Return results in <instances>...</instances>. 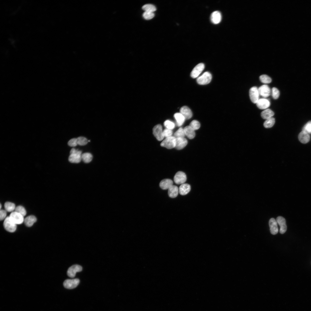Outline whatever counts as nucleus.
Returning <instances> with one entry per match:
<instances>
[{"label":"nucleus","mask_w":311,"mask_h":311,"mask_svg":"<svg viewBox=\"0 0 311 311\" xmlns=\"http://www.w3.org/2000/svg\"><path fill=\"white\" fill-rule=\"evenodd\" d=\"M212 76L208 72L204 73L197 79L198 83L200 85H206L209 83L211 81Z\"/></svg>","instance_id":"nucleus-4"},{"label":"nucleus","mask_w":311,"mask_h":311,"mask_svg":"<svg viewBox=\"0 0 311 311\" xmlns=\"http://www.w3.org/2000/svg\"><path fill=\"white\" fill-rule=\"evenodd\" d=\"M180 111V113L184 117L185 119H189L192 117V113L191 110L186 106L181 107Z\"/></svg>","instance_id":"nucleus-18"},{"label":"nucleus","mask_w":311,"mask_h":311,"mask_svg":"<svg viewBox=\"0 0 311 311\" xmlns=\"http://www.w3.org/2000/svg\"><path fill=\"white\" fill-rule=\"evenodd\" d=\"M176 138L174 136H171L166 138L161 143V146L165 147L168 149H171L175 147Z\"/></svg>","instance_id":"nucleus-2"},{"label":"nucleus","mask_w":311,"mask_h":311,"mask_svg":"<svg viewBox=\"0 0 311 311\" xmlns=\"http://www.w3.org/2000/svg\"><path fill=\"white\" fill-rule=\"evenodd\" d=\"M189 126L195 130L199 128L200 127V124L198 121L193 120L191 122Z\"/></svg>","instance_id":"nucleus-33"},{"label":"nucleus","mask_w":311,"mask_h":311,"mask_svg":"<svg viewBox=\"0 0 311 311\" xmlns=\"http://www.w3.org/2000/svg\"><path fill=\"white\" fill-rule=\"evenodd\" d=\"M211 22L215 24H217L220 22L221 20V15L220 12L218 11L213 12L211 16Z\"/></svg>","instance_id":"nucleus-17"},{"label":"nucleus","mask_w":311,"mask_h":311,"mask_svg":"<svg viewBox=\"0 0 311 311\" xmlns=\"http://www.w3.org/2000/svg\"><path fill=\"white\" fill-rule=\"evenodd\" d=\"M204 68V65L200 63L196 65L193 69L191 73V77L194 78L197 77L201 73Z\"/></svg>","instance_id":"nucleus-11"},{"label":"nucleus","mask_w":311,"mask_h":311,"mask_svg":"<svg viewBox=\"0 0 311 311\" xmlns=\"http://www.w3.org/2000/svg\"><path fill=\"white\" fill-rule=\"evenodd\" d=\"M82 270V267L81 266L78 265H73L68 268L67 272V275L71 278H74L77 272H80Z\"/></svg>","instance_id":"nucleus-10"},{"label":"nucleus","mask_w":311,"mask_h":311,"mask_svg":"<svg viewBox=\"0 0 311 311\" xmlns=\"http://www.w3.org/2000/svg\"><path fill=\"white\" fill-rule=\"evenodd\" d=\"M142 8L145 12H153L156 10V7L151 4H145L143 6Z\"/></svg>","instance_id":"nucleus-30"},{"label":"nucleus","mask_w":311,"mask_h":311,"mask_svg":"<svg viewBox=\"0 0 311 311\" xmlns=\"http://www.w3.org/2000/svg\"><path fill=\"white\" fill-rule=\"evenodd\" d=\"M172 181L169 179H165L162 180L160 182L159 185L160 187L164 190L168 189L173 185Z\"/></svg>","instance_id":"nucleus-19"},{"label":"nucleus","mask_w":311,"mask_h":311,"mask_svg":"<svg viewBox=\"0 0 311 311\" xmlns=\"http://www.w3.org/2000/svg\"><path fill=\"white\" fill-rule=\"evenodd\" d=\"M77 139V144L79 145H86L88 142L87 139L84 137L80 136Z\"/></svg>","instance_id":"nucleus-34"},{"label":"nucleus","mask_w":311,"mask_h":311,"mask_svg":"<svg viewBox=\"0 0 311 311\" xmlns=\"http://www.w3.org/2000/svg\"><path fill=\"white\" fill-rule=\"evenodd\" d=\"M298 139L302 143L306 144L308 143L310 140V136L308 133L302 131L298 135Z\"/></svg>","instance_id":"nucleus-20"},{"label":"nucleus","mask_w":311,"mask_h":311,"mask_svg":"<svg viewBox=\"0 0 311 311\" xmlns=\"http://www.w3.org/2000/svg\"><path fill=\"white\" fill-rule=\"evenodd\" d=\"M10 219L16 224H20L24 221V216L14 211L11 213L9 216Z\"/></svg>","instance_id":"nucleus-5"},{"label":"nucleus","mask_w":311,"mask_h":311,"mask_svg":"<svg viewBox=\"0 0 311 311\" xmlns=\"http://www.w3.org/2000/svg\"><path fill=\"white\" fill-rule=\"evenodd\" d=\"M302 131L308 133H311V121H309L302 128Z\"/></svg>","instance_id":"nucleus-38"},{"label":"nucleus","mask_w":311,"mask_h":311,"mask_svg":"<svg viewBox=\"0 0 311 311\" xmlns=\"http://www.w3.org/2000/svg\"><path fill=\"white\" fill-rule=\"evenodd\" d=\"M80 282L78 278L72 279H68L64 282L63 285L65 288L68 289H72L76 287Z\"/></svg>","instance_id":"nucleus-6"},{"label":"nucleus","mask_w":311,"mask_h":311,"mask_svg":"<svg viewBox=\"0 0 311 311\" xmlns=\"http://www.w3.org/2000/svg\"><path fill=\"white\" fill-rule=\"evenodd\" d=\"M179 192L178 187L175 185H172L168 189V194L169 196L172 198L176 197Z\"/></svg>","instance_id":"nucleus-22"},{"label":"nucleus","mask_w":311,"mask_h":311,"mask_svg":"<svg viewBox=\"0 0 311 311\" xmlns=\"http://www.w3.org/2000/svg\"><path fill=\"white\" fill-rule=\"evenodd\" d=\"M275 122V119L272 117L266 119L263 125L265 128H269L273 126Z\"/></svg>","instance_id":"nucleus-29"},{"label":"nucleus","mask_w":311,"mask_h":311,"mask_svg":"<svg viewBox=\"0 0 311 311\" xmlns=\"http://www.w3.org/2000/svg\"><path fill=\"white\" fill-rule=\"evenodd\" d=\"M276 221L280 226V232L281 234H284L287 229L285 219L282 216H278L276 218Z\"/></svg>","instance_id":"nucleus-12"},{"label":"nucleus","mask_w":311,"mask_h":311,"mask_svg":"<svg viewBox=\"0 0 311 311\" xmlns=\"http://www.w3.org/2000/svg\"><path fill=\"white\" fill-rule=\"evenodd\" d=\"M185 135L184 129L180 127L175 132L173 136L175 138H183Z\"/></svg>","instance_id":"nucleus-31"},{"label":"nucleus","mask_w":311,"mask_h":311,"mask_svg":"<svg viewBox=\"0 0 311 311\" xmlns=\"http://www.w3.org/2000/svg\"><path fill=\"white\" fill-rule=\"evenodd\" d=\"M15 211L24 217L26 214V212L25 208L21 206H18L16 207Z\"/></svg>","instance_id":"nucleus-35"},{"label":"nucleus","mask_w":311,"mask_h":311,"mask_svg":"<svg viewBox=\"0 0 311 311\" xmlns=\"http://www.w3.org/2000/svg\"><path fill=\"white\" fill-rule=\"evenodd\" d=\"M250 98L251 101L254 103H256L259 100V95L258 89L254 86L251 88L249 91Z\"/></svg>","instance_id":"nucleus-9"},{"label":"nucleus","mask_w":311,"mask_h":311,"mask_svg":"<svg viewBox=\"0 0 311 311\" xmlns=\"http://www.w3.org/2000/svg\"><path fill=\"white\" fill-rule=\"evenodd\" d=\"M163 133L164 137L167 138L172 136V130L166 128L163 131Z\"/></svg>","instance_id":"nucleus-40"},{"label":"nucleus","mask_w":311,"mask_h":311,"mask_svg":"<svg viewBox=\"0 0 311 311\" xmlns=\"http://www.w3.org/2000/svg\"><path fill=\"white\" fill-rule=\"evenodd\" d=\"M3 225L5 229L9 232H14L16 229L17 225L10 219L9 216L5 219Z\"/></svg>","instance_id":"nucleus-3"},{"label":"nucleus","mask_w":311,"mask_h":311,"mask_svg":"<svg viewBox=\"0 0 311 311\" xmlns=\"http://www.w3.org/2000/svg\"><path fill=\"white\" fill-rule=\"evenodd\" d=\"M4 207L5 210L7 212H13L16 208V206L13 203L7 202L4 204Z\"/></svg>","instance_id":"nucleus-27"},{"label":"nucleus","mask_w":311,"mask_h":311,"mask_svg":"<svg viewBox=\"0 0 311 311\" xmlns=\"http://www.w3.org/2000/svg\"><path fill=\"white\" fill-rule=\"evenodd\" d=\"M259 94L264 97L269 96L271 94V90L269 87L266 85H263L258 89Z\"/></svg>","instance_id":"nucleus-13"},{"label":"nucleus","mask_w":311,"mask_h":311,"mask_svg":"<svg viewBox=\"0 0 311 311\" xmlns=\"http://www.w3.org/2000/svg\"><path fill=\"white\" fill-rule=\"evenodd\" d=\"M155 15L153 12H145L143 14V18L146 20H149L153 18Z\"/></svg>","instance_id":"nucleus-37"},{"label":"nucleus","mask_w":311,"mask_h":311,"mask_svg":"<svg viewBox=\"0 0 311 311\" xmlns=\"http://www.w3.org/2000/svg\"><path fill=\"white\" fill-rule=\"evenodd\" d=\"M92 156L89 153H85L81 155V160L85 163H88L92 160Z\"/></svg>","instance_id":"nucleus-28"},{"label":"nucleus","mask_w":311,"mask_h":311,"mask_svg":"<svg viewBox=\"0 0 311 311\" xmlns=\"http://www.w3.org/2000/svg\"><path fill=\"white\" fill-rule=\"evenodd\" d=\"M259 79L261 82L264 84H268L272 81L271 78L266 75H263L260 76Z\"/></svg>","instance_id":"nucleus-32"},{"label":"nucleus","mask_w":311,"mask_h":311,"mask_svg":"<svg viewBox=\"0 0 311 311\" xmlns=\"http://www.w3.org/2000/svg\"><path fill=\"white\" fill-rule=\"evenodd\" d=\"M7 215V211L5 210L1 209L0 211V219L1 221L5 219Z\"/></svg>","instance_id":"nucleus-42"},{"label":"nucleus","mask_w":311,"mask_h":311,"mask_svg":"<svg viewBox=\"0 0 311 311\" xmlns=\"http://www.w3.org/2000/svg\"><path fill=\"white\" fill-rule=\"evenodd\" d=\"M175 148L178 150L183 149L187 143V140L184 137L176 138Z\"/></svg>","instance_id":"nucleus-15"},{"label":"nucleus","mask_w":311,"mask_h":311,"mask_svg":"<svg viewBox=\"0 0 311 311\" xmlns=\"http://www.w3.org/2000/svg\"><path fill=\"white\" fill-rule=\"evenodd\" d=\"M184 130L185 135L190 139H193L195 136V133L194 130L189 126L185 127Z\"/></svg>","instance_id":"nucleus-24"},{"label":"nucleus","mask_w":311,"mask_h":311,"mask_svg":"<svg viewBox=\"0 0 311 311\" xmlns=\"http://www.w3.org/2000/svg\"><path fill=\"white\" fill-rule=\"evenodd\" d=\"M272 96L275 99H277L280 95V92L277 88L275 87L272 88Z\"/></svg>","instance_id":"nucleus-39"},{"label":"nucleus","mask_w":311,"mask_h":311,"mask_svg":"<svg viewBox=\"0 0 311 311\" xmlns=\"http://www.w3.org/2000/svg\"><path fill=\"white\" fill-rule=\"evenodd\" d=\"M256 104L257 107L261 109H266L270 105V101L265 98L259 99Z\"/></svg>","instance_id":"nucleus-16"},{"label":"nucleus","mask_w":311,"mask_h":311,"mask_svg":"<svg viewBox=\"0 0 311 311\" xmlns=\"http://www.w3.org/2000/svg\"><path fill=\"white\" fill-rule=\"evenodd\" d=\"M81 151L72 148L70 151V155L69 157V161L72 163H78L81 160Z\"/></svg>","instance_id":"nucleus-1"},{"label":"nucleus","mask_w":311,"mask_h":311,"mask_svg":"<svg viewBox=\"0 0 311 311\" xmlns=\"http://www.w3.org/2000/svg\"><path fill=\"white\" fill-rule=\"evenodd\" d=\"M153 134L156 139L159 141H161L164 137L162 126L158 124L153 128Z\"/></svg>","instance_id":"nucleus-7"},{"label":"nucleus","mask_w":311,"mask_h":311,"mask_svg":"<svg viewBox=\"0 0 311 311\" xmlns=\"http://www.w3.org/2000/svg\"><path fill=\"white\" fill-rule=\"evenodd\" d=\"M187 177L185 173L178 171L175 174L174 178L175 182L177 184H182L186 181Z\"/></svg>","instance_id":"nucleus-8"},{"label":"nucleus","mask_w":311,"mask_h":311,"mask_svg":"<svg viewBox=\"0 0 311 311\" xmlns=\"http://www.w3.org/2000/svg\"><path fill=\"white\" fill-rule=\"evenodd\" d=\"M1 204H0V208L1 209Z\"/></svg>","instance_id":"nucleus-43"},{"label":"nucleus","mask_w":311,"mask_h":311,"mask_svg":"<svg viewBox=\"0 0 311 311\" xmlns=\"http://www.w3.org/2000/svg\"><path fill=\"white\" fill-rule=\"evenodd\" d=\"M274 115V112L271 110L269 109H266L262 111L261 113V116L262 117L263 119L266 120L272 117Z\"/></svg>","instance_id":"nucleus-26"},{"label":"nucleus","mask_w":311,"mask_h":311,"mask_svg":"<svg viewBox=\"0 0 311 311\" xmlns=\"http://www.w3.org/2000/svg\"><path fill=\"white\" fill-rule=\"evenodd\" d=\"M164 125L166 128L172 130L175 127V124L173 122L169 120H166L164 122Z\"/></svg>","instance_id":"nucleus-36"},{"label":"nucleus","mask_w":311,"mask_h":311,"mask_svg":"<svg viewBox=\"0 0 311 311\" xmlns=\"http://www.w3.org/2000/svg\"><path fill=\"white\" fill-rule=\"evenodd\" d=\"M37 221L36 217L33 215H30L26 217L24 220L25 224L27 227L32 226Z\"/></svg>","instance_id":"nucleus-23"},{"label":"nucleus","mask_w":311,"mask_h":311,"mask_svg":"<svg viewBox=\"0 0 311 311\" xmlns=\"http://www.w3.org/2000/svg\"><path fill=\"white\" fill-rule=\"evenodd\" d=\"M174 116L176 120L177 125L179 126H181L185 119L184 117L180 113H175Z\"/></svg>","instance_id":"nucleus-25"},{"label":"nucleus","mask_w":311,"mask_h":311,"mask_svg":"<svg viewBox=\"0 0 311 311\" xmlns=\"http://www.w3.org/2000/svg\"><path fill=\"white\" fill-rule=\"evenodd\" d=\"M269 224L271 234L274 235L277 234L278 230L276 220L274 218H271L269 220Z\"/></svg>","instance_id":"nucleus-14"},{"label":"nucleus","mask_w":311,"mask_h":311,"mask_svg":"<svg viewBox=\"0 0 311 311\" xmlns=\"http://www.w3.org/2000/svg\"><path fill=\"white\" fill-rule=\"evenodd\" d=\"M179 193L182 195H185L187 194L190 191V185L186 183L181 184L179 188Z\"/></svg>","instance_id":"nucleus-21"},{"label":"nucleus","mask_w":311,"mask_h":311,"mask_svg":"<svg viewBox=\"0 0 311 311\" xmlns=\"http://www.w3.org/2000/svg\"><path fill=\"white\" fill-rule=\"evenodd\" d=\"M68 144L70 147H74L78 145L77 139L73 138L71 139L68 141Z\"/></svg>","instance_id":"nucleus-41"}]
</instances>
